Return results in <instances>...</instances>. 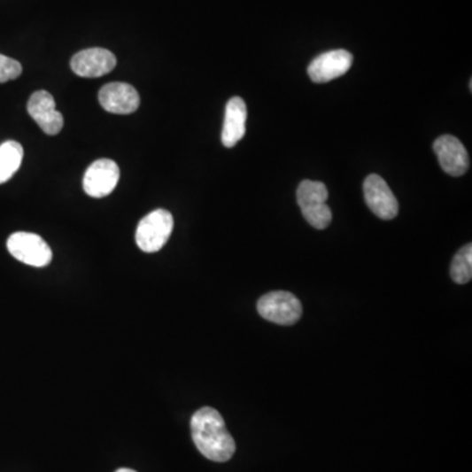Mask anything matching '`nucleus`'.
I'll use <instances>...</instances> for the list:
<instances>
[{"mask_svg":"<svg viewBox=\"0 0 472 472\" xmlns=\"http://www.w3.org/2000/svg\"><path fill=\"white\" fill-rule=\"evenodd\" d=\"M172 230L174 217L171 213L165 209L154 210L139 222L135 233L136 245L143 252H158L168 242Z\"/></svg>","mask_w":472,"mask_h":472,"instance_id":"7ed1b4c3","label":"nucleus"},{"mask_svg":"<svg viewBox=\"0 0 472 472\" xmlns=\"http://www.w3.org/2000/svg\"><path fill=\"white\" fill-rule=\"evenodd\" d=\"M258 311L266 321L280 326H293L302 316V305L289 291H272L261 297Z\"/></svg>","mask_w":472,"mask_h":472,"instance_id":"20e7f679","label":"nucleus"},{"mask_svg":"<svg viewBox=\"0 0 472 472\" xmlns=\"http://www.w3.org/2000/svg\"><path fill=\"white\" fill-rule=\"evenodd\" d=\"M99 102L109 113L130 114L138 109L141 97L130 84L109 83L100 89Z\"/></svg>","mask_w":472,"mask_h":472,"instance_id":"f8f14e48","label":"nucleus"},{"mask_svg":"<svg viewBox=\"0 0 472 472\" xmlns=\"http://www.w3.org/2000/svg\"><path fill=\"white\" fill-rule=\"evenodd\" d=\"M450 275H452L454 282L463 285L470 282L472 278V245L468 244L460 248L454 258H453L452 267H450Z\"/></svg>","mask_w":472,"mask_h":472,"instance_id":"2eb2a0df","label":"nucleus"},{"mask_svg":"<svg viewBox=\"0 0 472 472\" xmlns=\"http://www.w3.org/2000/svg\"><path fill=\"white\" fill-rule=\"evenodd\" d=\"M365 201L376 217L394 220L399 213V204L389 184L379 174H369L364 182Z\"/></svg>","mask_w":472,"mask_h":472,"instance_id":"423d86ee","label":"nucleus"},{"mask_svg":"<svg viewBox=\"0 0 472 472\" xmlns=\"http://www.w3.org/2000/svg\"><path fill=\"white\" fill-rule=\"evenodd\" d=\"M327 200L329 190L323 182L305 180L299 184L297 203L301 207L305 220L318 230L329 228L332 221V212Z\"/></svg>","mask_w":472,"mask_h":472,"instance_id":"f03ea898","label":"nucleus"},{"mask_svg":"<svg viewBox=\"0 0 472 472\" xmlns=\"http://www.w3.org/2000/svg\"><path fill=\"white\" fill-rule=\"evenodd\" d=\"M353 65V56L349 51L337 49L316 57L307 68L313 83H327L348 73Z\"/></svg>","mask_w":472,"mask_h":472,"instance_id":"1a4fd4ad","label":"nucleus"},{"mask_svg":"<svg viewBox=\"0 0 472 472\" xmlns=\"http://www.w3.org/2000/svg\"><path fill=\"white\" fill-rule=\"evenodd\" d=\"M117 59L112 51L102 48L86 49L71 59V68L81 78H99L116 67Z\"/></svg>","mask_w":472,"mask_h":472,"instance_id":"9d476101","label":"nucleus"},{"mask_svg":"<svg viewBox=\"0 0 472 472\" xmlns=\"http://www.w3.org/2000/svg\"><path fill=\"white\" fill-rule=\"evenodd\" d=\"M7 248L16 260L37 268L49 266L53 258V252L48 243L37 234H12L8 237Z\"/></svg>","mask_w":472,"mask_h":472,"instance_id":"39448f33","label":"nucleus"},{"mask_svg":"<svg viewBox=\"0 0 472 472\" xmlns=\"http://www.w3.org/2000/svg\"><path fill=\"white\" fill-rule=\"evenodd\" d=\"M441 168L450 176H462L470 167L468 150L454 135H441L433 143Z\"/></svg>","mask_w":472,"mask_h":472,"instance_id":"6e6552de","label":"nucleus"},{"mask_svg":"<svg viewBox=\"0 0 472 472\" xmlns=\"http://www.w3.org/2000/svg\"><path fill=\"white\" fill-rule=\"evenodd\" d=\"M120 168L111 159H99L92 163L83 179V190L94 198L111 195L119 184Z\"/></svg>","mask_w":472,"mask_h":472,"instance_id":"0eeeda50","label":"nucleus"},{"mask_svg":"<svg viewBox=\"0 0 472 472\" xmlns=\"http://www.w3.org/2000/svg\"><path fill=\"white\" fill-rule=\"evenodd\" d=\"M23 73L20 62L0 54V83L13 81Z\"/></svg>","mask_w":472,"mask_h":472,"instance_id":"dca6fc26","label":"nucleus"},{"mask_svg":"<svg viewBox=\"0 0 472 472\" xmlns=\"http://www.w3.org/2000/svg\"><path fill=\"white\" fill-rule=\"evenodd\" d=\"M247 122V105L242 97H233L226 105L225 122L222 129L223 146H236L237 142L245 135Z\"/></svg>","mask_w":472,"mask_h":472,"instance_id":"ddd939ff","label":"nucleus"},{"mask_svg":"<svg viewBox=\"0 0 472 472\" xmlns=\"http://www.w3.org/2000/svg\"><path fill=\"white\" fill-rule=\"evenodd\" d=\"M116 472H136V471L130 470V468H120V470H117Z\"/></svg>","mask_w":472,"mask_h":472,"instance_id":"f3484780","label":"nucleus"},{"mask_svg":"<svg viewBox=\"0 0 472 472\" xmlns=\"http://www.w3.org/2000/svg\"><path fill=\"white\" fill-rule=\"evenodd\" d=\"M24 150L19 142L8 141L0 144V184L8 182L20 168Z\"/></svg>","mask_w":472,"mask_h":472,"instance_id":"4468645a","label":"nucleus"},{"mask_svg":"<svg viewBox=\"0 0 472 472\" xmlns=\"http://www.w3.org/2000/svg\"><path fill=\"white\" fill-rule=\"evenodd\" d=\"M190 429L201 454L213 462H228L236 450V441L217 409L204 406L193 414Z\"/></svg>","mask_w":472,"mask_h":472,"instance_id":"f257e3e1","label":"nucleus"},{"mask_svg":"<svg viewBox=\"0 0 472 472\" xmlns=\"http://www.w3.org/2000/svg\"><path fill=\"white\" fill-rule=\"evenodd\" d=\"M28 113L48 135H57L64 128V116L56 109L53 97L46 91H37L28 102Z\"/></svg>","mask_w":472,"mask_h":472,"instance_id":"9b49d317","label":"nucleus"}]
</instances>
